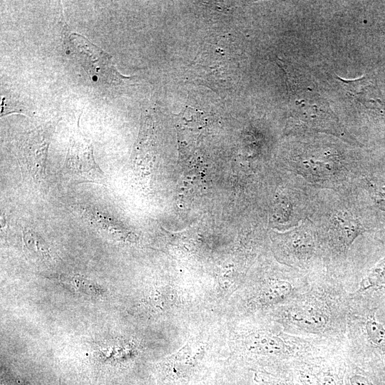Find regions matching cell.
I'll return each instance as SVG.
<instances>
[{"instance_id":"obj_1","label":"cell","mask_w":385,"mask_h":385,"mask_svg":"<svg viewBox=\"0 0 385 385\" xmlns=\"http://www.w3.org/2000/svg\"><path fill=\"white\" fill-rule=\"evenodd\" d=\"M238 66V52L233 39L226 36L211 37L189 65L188 78L222 92L232 86Z\"/></svg>"},{"instance_id":"obj_2","label":"cell","mask_w":385,"mask_h":385,"mask_svg":"<svg viewBox=\"0 0 385 385\" xmlns=\"http://www.w3.org/2000/svg\"><path fill=\"white\" fill-rule=\"evenodd\" d=\"M287 125L294 133L322 132L339 137L346 135L327 103L308 91L291 97Z\"/></svg>"},{"instance_id":"obj_3","label":"cell","mask_w":385,"mask_h":385,"mask_svg":"<svg viewBox=\"0 0 385 385\" xmlns=\"http://www.w3.org/2000/svg\"><path fill=\"white\" fill-rule=\"evenodd\" d=\"M71 51L76 56L93 81L107 83H121L130 78L120 74L112 56L92 44L83 36L71 34L68 37Z\"/></svg>"},{"instance_id":"obj_4","label":"cell","mask_w":385,"mask_h":385,"mask_svg":"<svg viewBox=\"0 0 385 385\" xmlns=\"http://www.w3.org/2000/svg\"><path fill=\"white\" fill-rule=\"evenodd\" d=\"M62 173L77 183L106 184V175L95 161L93 145L81 133L71 138Z\"/></svg>"},{"instance_id":"obj_5","label":"cell","mask_w":385,"mask_h":385,"mask_svg":"<svg viewBox=\"0 0 385 385\" xmlns=\"http://www.w3.org/2000/svg\"><path fill=\"white\" fill-rule=\"evenodd\" d=\"M55 125H47L28 133L19 149V160L23 175L35 184L46 177L48 149Z\"/></svg>"},{"instance_id":"obj_6","label":"cell","mask_w":385,"mask_h":385,"mask_svg":"<svg viewBox=\"0 0 385 385\" xmlns=\"http://www.w3.org/2000/svg\"><path fill=\"white\" fill-rule=\"evenodd\" d=\"M332 215L328 222V233L342 247H349L358 236L369 231L349 209L340 208Z\"/></svg>"},{"instance_id":"obj_7","label":"cell","mask_w":385,"mask_h":385,"mask_svg":"<svg viewBox=\"0 0 385 385\" xmlns=\"http://www.w3.org/2000/svg\"><path fill=\"white\" fill-rule=\"evenodd\" d=\"M339 80L354 101L385 122V98L379 89L372 85L369 78L362 76L354 80Z\"/></svg>"},{"instance_id":"obj_8","label":"cell","mask_w":385,"mask_h":385,"mask_svg":"<svg viewBox=\"0 0 385 385\" xmlns=\"http://www.w3.org/2000/svg\"><path fill=\"white\" fill-rule=\"evenodd\" d=\"M385 285V257L372 267L361 282L359 290Z\"/></svg>"},{"instance_id":"obj_9","label":"cell","mask_w":385,"mask_h":385,"mask_svg":"<svg viewBox=\"0 0 385 385\" xmlns=\"http://www.w3.org/2000/svg\"><path fill=\"white\" fill-rule=\"evenodd\" d=\"M293 319L298 324L313 328L322 327L327 322L324 314L314 311L296 312L293 314Z\"/></svg>"},{"instance_id":"obj_10","label":"cell","mask_w":385,"mask_h":385,"mask_svg":"<svg viewBox=\"0 0 385 385\" xmlns=\"http://www.w3.org/2000/svg\"><path fill=\"white\" fill-rule=\"evenodd\" d=\"M365 328L370 341L375 346L385 350V328L376 320L374 315L367 319Z\"/></svg>"},{"instance_id":"obj_11","label":"cell","mask_w":385,"mask_h":385,"mask_svg":"<svg viewBox=\"0 0 385 385\" xmlns=\"http://www.w3.org/2000/svg\"><path fill=\"white\" fill-rule=\"evenodd\" d=\"M24 240L29 250L38 257L48 259L50 257L46 243L37 234L31 230H26L24 232Z\"/></svg>"},{"instance_id":"obj_12","label":"cell","mask_w":385,"mask_h":385,"mask_svg":"<svg viewBox=\"0 0 385 385\" xmlns=\"http://www.w3.org/2000/svg\"><path fill=\"white\" fill-rule=\"evenodd\" d=\"M368 190L376 207L385 215V181L372 178L367 180Z\"/></svg>"},{"instance_id":"obj_13","label":"cell","mask_w":385,"mask_h":385,"mask_svg":"<svg viewBox=\"0 0 385 385\" xmlns=\"http://www.w3.org/2000/svg\"><path fill=\"white\" fill-rule=\"evenodd\" d=\"M351 385H374L371 381L361 376H354L351 379Z\"/></svg>"}]
</instances>
